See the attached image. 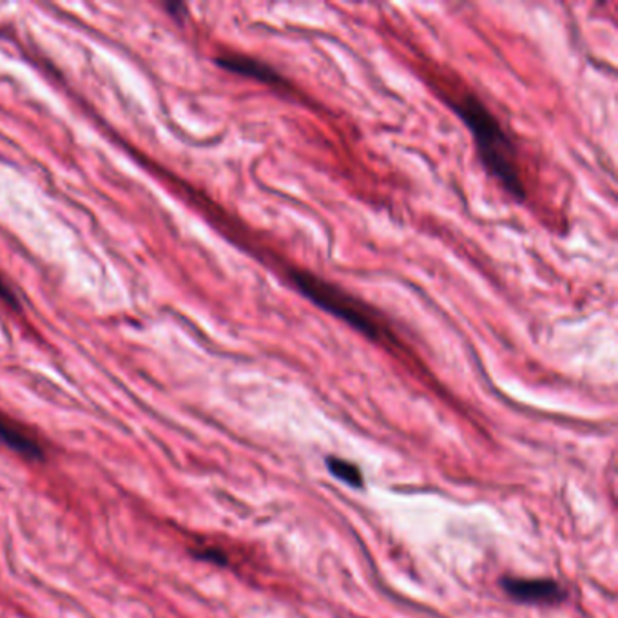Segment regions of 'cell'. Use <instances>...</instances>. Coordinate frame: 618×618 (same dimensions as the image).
I'll return each mask as SVG.
<instances>
[{
	"label": "cell",
	"mask_w": 618,
	"mask_h": 618,
	"mask_svg": "<svg viewBox=\"0 0 618 618\" xmlns=\"http://www.w3.org/2000/svg\"><path fill=\"white\" fill-rule=\"evenodd\" d=\"M216 64L224 70L236 73V75L247 76V79L258 80L261 84L287 85V80L279 75L272 65L267 64L264 60L253 59V56L239 55V53H227L216 59Z\"/></svg>",
	"instance_id": "obj_4"
},
{
	"label": "cell",
	"mask_w": 618,
	"mask_h": 618,
	"mask_svg": "<svg viewBox=\"0 0 618 618\" xmlns=\"http://www.w3.org/2000/svg\"><path fill=\"white\" fill-rule=\"evenodd\" d=\"M289 279L299 295L309 299L310 303L349 325L350 329L358 330L370 341H394V332L384 323L378 310L358 296L350 295L349 290L305 269H290Z\"/></svg>",
	"instance_id": "obj_2"
},
{
	"label": "cell",
	"mask_w": 618,
	"mask_h": 618,
	"mask_svg": "<svg viewBox=\"0 0 618 618\" xmlns=\"http://www.w3.org/2000/svg\"><path fill=\"white\" fill-rule=\"evenodd\" d=\"M446 104L463 120V124L474 136L477 155L486 173L494 176L508 195L524 202L528 193L518 164L517 147L501 120L472 91L446 96Z\"/></svg>",
	"instance_id": "obj_1"
},
{
	"label": "cell",
	"mask_w": 618,
	"mask_h": 618,
	"mask_svg": "<svg viewBox=\"0 0 618 618\" xmlns=\"http://www.w3.org/2000/svg\"><path fill=\"white\" fill-rule=\"evenodd\" d=\"M327 466H329L330 472L336 477L341 478V481L350 484V486H354V488H361L363 477H361V472H359L356 464L347 463V461H341V459L329 457L327 459Z\"/></svg>",
	"instance_id": "obj_6"
},
{
	"label": "cell",
	"mask_w": 618,
	"mask_h": 618,
	"mask_svg": "<svg viewBox=\"0 0 618 618\" xmlns=\"http://www.w3.org/2000/svg\"><path fill=\"white\" fill-rule=\"evenodd\" d=\"M0 299L10 305V307H13V309H20L19 298H17L16 292H13L2 279H0Z\"/></svg>",
	"instance_id": "obj_7"
},
{
	"label": "cell",
	"mask_w": 618,
	"mask_h": 618,
	"mask_svg": "<svg viewBox=\"0 0 618 618\" xmlns=\"http://www.w3.org/2000/svg\"><path fill=\"white\" fill-rule=\"evenodd\" d=\"M0 444L33 463L44 461L48 455L45 444L33 430L6 414H0Z\"/></svg>",
	"instance_id": "obj_3"
},
{
	"label": "cell",
	"mask_w": 618,
	"mask_h": 618,
	"mask_svg": "<svg viewBox=\"0 0 618 618\" xmlns=\"http://www.w3.org/2000/svg\"><path fill=\"white\" fill-rule=\"evenodd\" d=\"M503 588L515 600L532 604L560 602L563 589L554 580H521V578H506Z\"/></svg>",
	"instance_id": "obj_5"
}]
</instances>
